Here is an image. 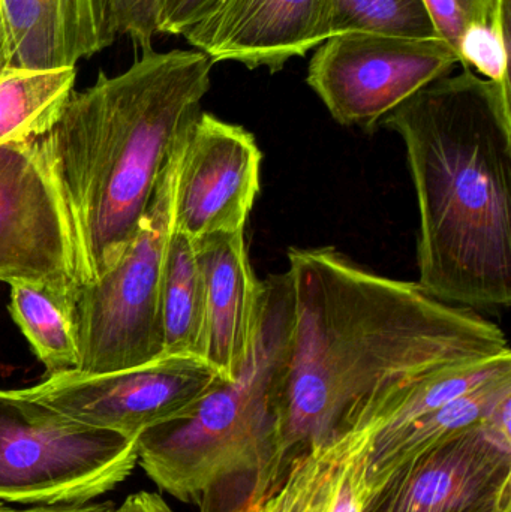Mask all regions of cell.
<instances>
[{
    "instance_id": "cell-1",
    "label": "cell",
    "mask_w": 511,
    "mask_h": 512,
    "mask_svg": "<svg viewBox=\"0 0 511 512\" xmlns=\"http://www.w3.org/2000/svg\"><path fill=\"white\" fill-rule=\"evenodd\" d=\"M291 330L279 397L288 465L348 432L383 427L422 385L511 357L500 325L374 273L335 248L288 251Z\"/></svg>"
},
{
    "instance_id": "cell-2",
    "label": "cell",
    "mask_w": 511,
    "mask_h": 512,
    "mask_svg": "<svg viewBox=\"0 0 511 512\" xmlns=\"http://www.w3.org/2000/svg\"><path fill=\"white\" fill-rule=\"evenodd\" d=\"M381 125L404 141L419 206V283L470 309L511 303V93L464 68Z\"/></svg>"
},
{
    "instance_id": "cell-3",
    "label": "cell",
    "mask_w": 511,
    "mask_h": 512,
    "mask_svg": "<svg viewBox=\"0 0 511 512\" xmlns=\"http://www.w3.org/2000/svg\"><path fill=\"white\" fill-rule=\"evenodd\" d=\"M213 63L194 50L143 51L122 74L74 92L35 140L65 204L78 283L101 279L134 239L168 159L200 114Z\"/></svg>"
},
{
    "instance_id": "cell-4",
    "label": "cell",
    "mask_w": 511,
    "mask_h": 512,
    "mask_svg": "<svg viewBox=\"0 0 511 512\" xmlns=\"http://www.w3.org/2000/svg\"><path fill=\"white\" fill-rule=\"evenodd\" d=\"M290 330V286L275 274L263 280L254 348L236 378L138 436V463L162 492L198 512H248L275 492L290 468L279 418Z\"/></svg>"
},
{
    "instance_id": "cell-5",
    "label": "cell",
    "mask_w": 511,
    "mask_h": 512,
    "mask_svg": "<svg viewBox=\"0 0 511 512\" xmlns=\"http://www.w3.org/2000/svg\"><path fill=\"white\" fill-rule=\"evenodd\" d=\"M185 135L168 159L140 227L119 261L101 279L78 283L68 295L65 309L77 343L78 373L131 369L164 354L162 271L174 227Z\"/></svg>"
},
{
    "instance_id": "cell-6",
    "label": "cell",
    "mask_w": 511,
    "mask_h": 512,
    "mask_svg": "<svg viewBox=\"0 0 511 512\" xmlns=\"http://www.w3.org/2000/svg\"><path fill=\"white\" fill-rule=\"evenodd\" d=\"M137 463V439L0 390V502L87 504L126 481Z\"/></svg>"
},
{
    "instance_id": "cell-7",
    "label": "cell",
    "mask_w": 511,
    "mask_h": 512,
    "mask_svg": "<svg viewBox=\"0 0 511 512\" xmlns=\"http://www.w3.org/2000/svg\"><path fill=\"white\" fill-rule=\"evenodd\" d=\"M458 63L440 36L347 33L315 48L306 83L336 122L372 132L423 87L452 74Z\"/></svg>"
},
{
    "instance_id": "cell-8",
    "label": "cell",
    "mask_w": 511,
    "mask_h": 512,
    "mask_svg": "<svg viewBox=\"0 0 511 512\" xmlns=\"http://www.w3.org/2000/svg\"><path fill=\"white\" fill-rule=\"evenodd\" d=\"M360 512H511V399L387 475Z\"/></svg>"
},
{
    "instance_id": "cell-9",
    "label": "cell",
    "mask_w": 511,
    "mask_h": 512,
    "mask_svg": "<svg viewBox=\"0 0 511 512\" xmlns=\"http://www.w3.org/2000/svg\"><path fill=\"white\" fill-rule=\"evenodd\" d=\"M221 378L201 358L164 357L99 375L57 373L20 391L78 423L137 439L188 411Z\"/></svg>"
},
{
    "instance_id": "cell-10",
    "label": "cell",
    "mask_w": 511,
    "mask_h": 512,
    "mask_svg": "<svg viewBox=\"0 0 511 512\" xmlns=\"http://www.w3.org/2000/svg\"><path fill=\"white\" fill-rule=\"evenodd\" d=\"M0 282L47 289L63 306L78 285L71 222L35 141L0 146Z\"/></svg>"
},
{
    "instance_id": "cell-11",
    "label": "cell",
    "mask_w": 511,
    "mask_h": 512,
    "mask_svg": "<svg viewBox=\"0 0 511 512\" xmlns=\"http://www.w3.org/2000/svg\"><path fill=\"white\" fill-rule=\"evenodd\" d=\"M261 162L251 132L200 111L183 140L174 230L192 240L245 231L261 188Z\"/></svg>"
},
{
    "instance_id": "cell-12",
    "label": "cell",
    "mask_w": 511,
    "mask_h": 512,
    "mask_svg": "<svg viewBox=\"0 0 511 512\" xmlns=\"http://www.w3.org/2000/svg\"><path fill=\"white\" fill-rule=\"evenodd\" d=\"M330 0H215L183 38L213 65L281 71L329 38Z\"/></svg>"
},
{
    "instance_id": "cell-13",
    "label": "cell",
    "mask_w": 511,
    "mask_h": 512,
    "mask_svg": "<svg viewBox=\"0 0 511 512\" xmlns=\"http://www.w3.org/2000/svg\"><path fill=\"white\" fill-rule=\"evenodd\" d=\"M194 243L206 294L203 360L231 381L254 348L263 280L252 270L245 231L215 234Z\"/></svg>"
},
{
    "instance_id": "cell-14",
    "label": "cell",
    "mask_w": 511,
    "mask_h": 512,
    "mask_svg": "<svg viewBox=\"0 0 511 512\" xmlns=\"http://www.w3.org/2000/svg\"><path fill=\"white\" fill-rule=\"evenodd\" d=\"M12 44V68H75L116 39L104 0H3Z\"/></svg>"
},
{
    "instance_id": "cell-15",
    "label": "cell",
    "mask_w": 511,
    "mask_h": 512,
    "mask_svg": "<svg viewBox=\"0 0 511 512\" xmlns=\"http://www.w3.org/2000/svg\"><path fill=\"white\" fill-rule=\"evenodd\" d=\"M368 432L345 433L297 457L258 512H360L368 496Z\"/></svg>"
},
{
    "instance_id": "cell-16",
    "label": "cell",
    "mask_w": 511,
    "mask_h": 512,
    "mask_svg": "<svg viewBox=\"0 0 511 512\" xmlns=\"http://www.w3.org/2000/svg\"><path fill=\"white\" fill-rule=\"evenodd\" d=\"M510 399L511 378L501 379L417 418L392 435L372 439L369 487L377 486L387 475L411 460L479 426Z\"/></svg>"
},
{
    "instance_id": "cell-17",
    "label": "cell",
    "mask_w": 511,
    "mask_h": 512,
    "mask_svg": "<svg viewBox=\"0 0 511 512\" xmlns=\"http://www.w3.org/2000/svg\"><path fill=\"white\" fill-rule=\"evenodd\" d=\"M164 357L201 358L206 340V294L194 240L171 231L161 286Z\"/></svg>"
},
{
    "instance_id": "cell-18",
    "label": "cell",
    "mask_w": 511,
    "mask_h": 512,
    "mask_svg": "<svg viewBox=\"0 0 511 512\" xmlns=\"http://www.w3.org/2000/svg\"><path fill=\"white\" fill-rule=\"evenodd\" d=\"M77 69L9 68L0 75V146L47 134L75 92Z\"/></svg>"
},
{
    "instance_id": "cell-19",
    "label": "cell",
    "mask_w": 511,
    "mask_h": 512,
    "mask_svg": "<svg viewBox=\"0 0 511 512\" xmlns=\"http://www.w3.org/2000/svg\"><path fill=\"white\" fill-rule=\"evenodd\" d=\"M9 312L23 331L48 376L77 372L78 349L65 306L47 289L12 283Z\"/></svg>"
},
{
    "instance_id": "cell-20",
    "label": "cell",
    "mask_w": 511,
    "mask_h": 512,
    "mask_svg": "<svg viewBox=\"0 0 511 512\" xmlns=\"http://www.w3.org/2000/svg\"><path fill=\"white\" fill-rule=\"evenodd\" d=\"M329 38L347 33L435 38L438 36L423 0H330Z\"/></svg>"
},
{
    "instance_id": "cell-21",
    "label": "cell",
    "mask_w": 511,
    "mask_h": 512,
    "mask_svg": "<svg viewBox=\"0 0 511 512\" xmlns=\"http://www.w3.org/2000/svg\"><path fill=\"white\" fill-rule=\"evenodd\" d=\"M511 0H495L488 23L468 29L459 42V63L511 93Z\"/></svg>"
},
{
    "instance_id": "cell-22",
    "label": "cell",
    "mask_w": 511,
    "mask_h": 512,
    "mask_svg": "<svg viewBox=\"0 0 511 512\" xmlns=\"http://www.w3.org/2000/svg\"><path fill=\"white\" fill-rule=\"evenodd\" d=\"M108 30L128 38L141 51L152 50L158 32L161 0H104Z\"/></svg>"
},
{
    "instance_id": "cell-23",
    "label": "cell",
    "mask_w": 511,
    "mask_h": 512,
    "mask_svg": "<svg viewBox=\"0 0 511 512\" xmlns=\"http://www.w3.org/2000/svg\"><path fill=\"white\" fill-rule=\"evenodd\" d=\"M438 36L453 50L468 29L488 23L495 0H423ZM458 56V54H456Z\"/></svg>"
},
{
    "instance_id": "cell-24",
    "label": "cell",
    "mask_w": 511,
    "mask_h": 512,
    "mask_svg": "<svg viewBox=\"0 0 511 512\" xmlns=\"http://www.w3.org/2000/svg\"><path fill=\"white\" fill-rule=\"evenodd\" d=\"M215 0H161L159 35L183 36L212 8Z\"/></svg>"
},
{
    "instance_id": "cell-25",
    "label": "cell",
    "mask_w": 511,
    "mask_h": 512,
    "mask_svg": "<svg viewBox=\"0 0 511 512\" xmlns=\"http://www.w3.org/2000/svg\"><path fill=\"white\" fill-rule=\"evenodd\" d=\"M111 502H87V504L35 505V507L12 508L0 502V512H114Z\"/></svg>"
},
{
    "instance_id": "cell-26",
    "label": "cell",
    "mask_w": 511,
    "mask_h": 512,
    "mask_svg": "<svg viewBox=\"0 0 511 512\" xmlns=\"http://www.w3.org/2000/svg\"><path fill=\"white\" fill-rule=\"evenodd\" d=\"M12 68V44L5 5L0 0V75Z\"/></svg>"
},
{
    "instance_id": "cell-27",
    "label": "cell",
    "mask_w": 511,
    "mask_h": 512,
    "mask_svg": "<svg viewBox=\"0 0 511 512\" xmlns=\"http://www.w3.org/2000/svg\"><path fill=\"white\" fill-rule=\"evenodd\" d=\"M248 512H258L257 508H254V510L248 511Z\"/></svg>"
}]
</instances>
